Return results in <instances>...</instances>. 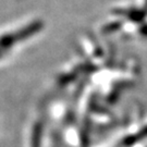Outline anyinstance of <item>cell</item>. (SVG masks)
<instances>
[{"label":"cell","mask_w":147,"mask_h":147,"mask_svg":"<svg viewBox=\"0 0 147 147\" xmlns=\"http://www.w3.org/2000/svg\"><path fill=\"white\" fill-rule=\"evenodd\" d=\"M42 27H44V23L42 21H34L25 27H22L21 30H19L16 33H11V34H12V37L16 44V42L25 40L33 35L37 34L40 30H42Z\"/></svg>","instance_id":"1"},{"label":"cell","mask_w":147,"mask_h":147,"mask_svg":"<svg viewBox=\"0 0 147 147\" xmlns=\"http://www.w3.org/2000/svg\"><path fill=\"white\" fill-rule=\"evenodd\" d=\"M42 125L40 123H36L34 125L33 133H32L31 147H40V145H42Z\"/></svg>","instance_id":"2"},{"label":"cell","mask_w":147,"mask_h":147,"mask_svg":"<svg viewBox=\"0 0 147 147\" xmlns=\"http://www.w3.org/2000/svg\"><path fill=\"white\" fill-rule=\"evenodd\" d=\"M120 26H121V24H119V23L109 24V25H107V26L105 27V31L107 32V33H109V32H112V31H115V30H117V28H119Z\"/></svg>","instance_id":"3"},{"label":"cell","mask_w":147,"mask_h":147,"mask_svg":"<svg viewBox=\"0 0 147 147\" xmlns=\"http://www.w3.org/2000/svg\"><path fill=\"white\" fill-rule=\"evenodd\" d=\"M140 32L142 33L144 36H147V24H144V25L140 28Z\"/></svg>","instance_id":"4"},{"label":"cell","mask_w":147,"mask_h":147,"mask_svg":"<svg viewBox=\"0 0 147 147\" xmlns=\"http://www.w3.org/2000/svg\"><path fill=\"white\" fill-rule=\"evenodd\" d=\"M143 10L147 13V0H145V3H144V7H143Z\"/></svg>","instance_id":"5"},{"label":"cell","mask_w":147,"mask_h":147,"mask_svg":"<svg viewBox=\"0 0 147 147\" xmlns=\"http://www.w3.org/2000/svg\"><path fill=\"white\" fill-rule=\"evenodd\" d=\"M0 56H1V50H0Z\"/></svg>","instance_id":"6"}]
</instances>
